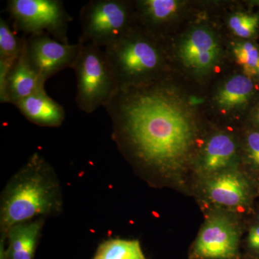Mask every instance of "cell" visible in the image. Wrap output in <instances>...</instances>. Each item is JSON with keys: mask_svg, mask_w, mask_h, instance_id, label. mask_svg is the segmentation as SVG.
<instances>
[{"mask_svg": "<svg viewBox=\"0 0 259 259\" xmlns=\"http://www.w3.org/2000/svg\"><path fill=\"white\" fill-rule=\"evenodd\" d=\"M115 137L141 161L164 172L177 171L194 136L192 119L161 85L120 89L105 105Z\"/></svg>", "mask_w": 259, "mask_h": 259, "instance_id": "1", "label": "cell"}, {"mask_svg": "<svg viewBox=\"0 0 259 259\" xmlns=\"http://www.w3.org/2000/svg\"><path fill=\"white\" fill-rule=\"evenodd\" d=\"M248 247L259 254V226L252 227L248 236Z\"/></svg>", "mask_w": 259, "mask_h": 259, "instance_id": "22", "label": "cell"}, {"mask_svg": "<svg viewBox=\"0 0 259 259\" xmlns=\"http://www.w3.org/2000/svg\"><path fill=\"white\" fill-rule=\"evenodd\" d=\"M248 157L253 166L259 168V133L249 134L247 139Z\"/></svg>", "mask_w": 259, "mask_h": 259, "instance_id": "21", "label": "cell"}, {"mask_svg": "<svg viewBox=\"0 0 259 259\" xmlns=\"http://www.w3.org/2000/svg\"><path fill=\"white\" fill-rule=\"evenodd\" d=\"M239 233L235 223L223 214L207 220L192 250L194 259H238Z\"/></svg>", "mask_w": 259, "mask_h": 259, "instance_id": "8", "label": "cell"}, {"mask_svg": "<svg viewBox=\"0 0 259 259\" xmlns=\"http://www.w3.org/2000/svg\"><path fill=\"white\" fill-rule=\"evenodd\" d=\"M93 259H146L139 241L110 239L99 246Z\"/></svg>", "mask_w": 259, "mask_h": 259, "instance_id": "16", "label": "cell"}, {"mask_svg": "<svg viewBox=\"0 0 259 259\" xmlns=\"http://www.w3.org/2000/svg\"><path fill=\"white\" fill-rule=\"evenodd\" d=\"M257 119H258V120L259 121V110H258V113H257Z\"/></svg>", "mask_w": 259, "mask_h": 259, "instance_id": "24", "label": "cell"}, {"mask_svg": "<svg viewBox=\"0 0 259 259\" xmlns=\"http://www.w3.org/2000/svg\"><path fill=\"white\" fill-rule=\"evenodd\" d=\"M42 226L44 221L36 219L12 227L5 236L8 259H33Z\"/></svg>", "mask_w": 259, "mask_h": 259, "instance_id": "13", "label": "cell"}, {"mask_svg": "<svg viewBox=\"0 0 259 259\" xmlns=\"http://www.w3.org/2000/svg\"><path fill=\"white\" fill-rule=\"evenodd\" d=\"M131 8L125 1L92 0L80 12L79 42L105 49L131 30Z\"/></svg>", "mask_w": 259, "mask_h": 259, "instance_id": "5", "label": "cell"}, {"mask_svg": "<svg viewBox=\"0 0 259 259\" xmlns=\"http://www.w3.org/2000/svg\"><path fill=\"white\" fill-rule=\"evenodd\" d=\"M258 221H259V218H258Z\"/></svg>", "mask_w": 259, "mask_h": 259, "instance_id": "25", "label": "cell"}, {"mask_svg": "<svg viewBox=\"0 0 259 259\" xmlns=\"http://www.w3.org/2000/svg\"><path fill=\"white\" fill-rule=\"evenodd\" d=\"M253 90V83L249 78L243 75L234 76L218 93V105L227 109L241 106L250 100Z\"/></svg>", "mask_w": 259, "mask_h": 259, "instance_id": "15", "label": "cell"}, {"mask_svg": "<svg viewBox=\"0 0 259 259\" xmlns=\"http://www.w3.org/2000/svg\"><path fill=\"white\" fill-rule=\"evenodd\" d=\"M45 83L29 62L26 37H24L23 49L8 74L4 93L0 95V101L14 105L19 100L45 88Z\"/></svg>", "mask_w": 259, "mask_h": 259, "instance_id": "9", "label": "cell"}, {"mask_svg": "<svg viewBox=\"0 0 259 259\" xmlns=\"http://www.w3.org/2000/svg\"><path fill=\"white\" fill-rule=\"evenodd\" d=\"M236 154L234 141L226 134L213 136L207 144L202 159V171L215 175L230 166Z\"/></svg>", "mask_w": 259, "mask_h": 259, "instance_id": "14", "label": "cell"}, {"mask_svg": "<svg viewBox=\"0 0 259 259\" xmlns=\"http://www.w3.org/2000/svg\"><path fill=\"white\" fill-rule=\"evenodd\" d=\"M234 54L238 64L241 65L245 74L253 76L257 74L259 61V52L257 48L250 42L238 44Z\"/></svg>", "mask_w": 259, "mask_h": 259, "instance_id": "19", "label": "cell"}, {"mask_svg": "<svg viewBox=\"0 0 259 259\" xmlns=\"http://www.w3.org/2000/svg\"><path fill=\"white\" fill-rule=\"evenodd\" d=\"M180 56L189 67L205 70L217 61L220 48L214 35L205 29H197L186 37L180 47Z\"/></svg>", "mask_w": 259, "mask_h": 259, "instance_id": "11", "label": "cell"}, {"mask_svg": "<svg viewBox=\"0 0 259 259\" xmlns=\"http://www.w3.org/2000/svg\"><path fill=\"white\" fill-rule=\"evenodd\" d=\"M137 5L141 18L153 27L168 21L178 8V3L175 0H145Z\"/></svg>", "mask_w": 259, "mask_h": 259, "instance_id": "17", "label": "cell"}, {"mask_svg": "<svg viewBox=\"0 0 259 259\" xmlns=\"http://www.w3.org/2000/svg\"><path fill=\"white\" fill-rule=\"evenodd\" d=\"M24 37L20 38L10 28L9 23L0 19V61L15 64L23 49Z\"/></svg>", "mask_w": 259, "mask_h": 259, "instance_id": "18", "label": "cell"}, {"mask_svg": "<svg viewBox=\"0 0 259 259\" xmlns=\"http://www.w3.org/2000/svg\"><path fill=\"white\" fill-rule=\"evenodd\" d=\"M118 90L146 86L161 65V53L151 40L130 30L105 48Z\"/></svg>", "mask_w": 259, "mask_h": 259, "instance_id": "3", "label": "cell"}, {"mask_svg": "<svg viewBox=\"0 0 259 259\" xmlns=\"http://www.w3.org/2000/svg\"><path fill=\"white\" fill-rule=\"evenodd\" d=\"M72 69L76 77V102L85 113L105 107L118 90L105 50L97 46L82 44Z\"/></svg>", "mask_w": 259, "mask_h": 259, "instance_id": "4", "label": "cell"}, {"mask_svg": "<svg viewBox=\"0 0 259 259\" xmlns=\"http://www.w3.org/2000/svg\"><path fill=\"white\" fill-rule=\"evenodd\" d=\"M7 11L19 31L30 35L48 34L69 44L67 32L72 18L60 0H10Z\"/></svg>", "mask_w": 259, "mask_h": 259, "instance_id": "6", "label": "cell"}, {"mask_svg": "<svg viewBox=\"0 0 259 259\" xmlns=\"http://www.w3.org/2000/svg\"><path fill=\"white\" fill-rule=\"evenodd\" d=\"M205 192L214 203L225 207H238L248 201L249 186L238 172L223 171L213 175L207 180Z\"/></svg>", "mask_w": 259, "mask_h": 259, "instance_id": "10", "label": "cell"}, {"mask_svg": "<svg viewBox=\"0 0 259 259\" xmlns=\"http://www.w3.org/2000/svg\"><path fill=\"white\" fill-rule=\"evenodd\" d=\"M82 44H64L48 34L30 35L26 38L29 62L44 81L66 68H72Z\"/></svg>", "mask_w": 259, "mask_h": 259, "instance_id": "7", "label": "cell"}, {"mask_svg": "<svg viewBox=\"0 0 259 259\" xmlns=\"http://www.w3.org/2000/svg\"><path fill=\"white\" fill-rule=\"evenodd\" d=\"M259 18L257 15L238 13L233 15L229 20L230 28L234 33L241 37H250L257 32Z\"/></svg>", "mask_w": 259, "mask_h": 259, "instance_id": "20", "label": "cell"}, {"mask_svg": "<svg viewBox=\"0 0 259 259\" xmlns=\"http://www.w3.org/2000/svg\"><path fill=\"white\" fill-rule=\"evenodd\" d=\"M32 123L45 127H59L65 119L64 107L49 97L45 88L14 104Z\"/></svg>", "mask_w": 259, "mask_h": 259, "instance_id": "12", "label": "cell"}, {"mask_svg": "<svg viewBox=\"0 0 259 259\" xmlns=\"http://www.w3.org/2000/svg\"><path fill=\"white\" fill-rule=\"evenodd\" d=\"M54 176L50 165L35 153L10 181L2 199L3 236L15 225L61 210L60 188Z\"/></svg>", "mask_w": 259, "mask_h": 259, "instance_id": "2", "label": "cell"}, {"mask_svg": "<svg viewBox=\"0 0 259 259\" xmlns=\"http://www.w3.org/2000/svg\"><path fill=\"white\" fill-rule=\"evenodd\" d=\"M257 74H259V61L258 64V69H257Z\"/></svg>", "mask_w": 259, "mask_h": 259, "instance_id": "23", "label": "cell"}]
</instances>
